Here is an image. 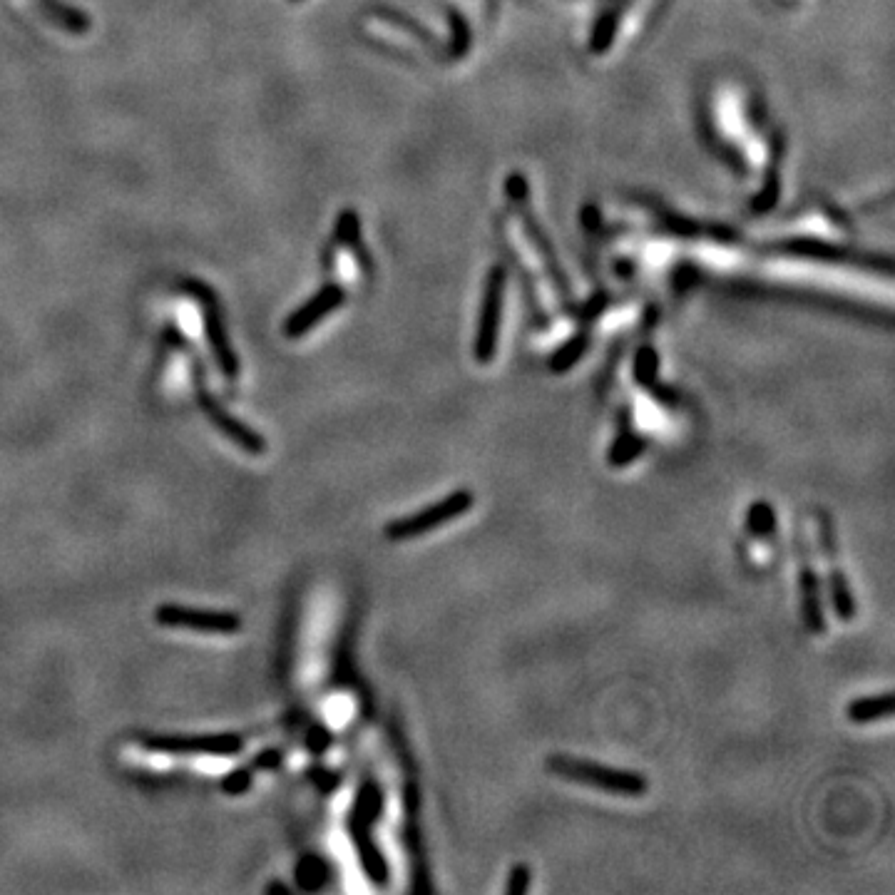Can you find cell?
<instances>
[{
    "mask_svg": "<svg viewBox=\"0 0 895 895\" xmlns=\"http://www.w3.org/2000/svg\"><path fill=\"white\" fill-rule=\"evenodd\" d=\"M746 530H749L754 537H759V540L774 535L776 513H774V508H771V503H766V500H756V503L749 505V510H746Z\"/></svg>",
    "mask_w": 895,
    "mask_h": 895,
    "instance_id": "14",
    "label": "cell"
},
{
    "mask_svg": "<svg viewBox=\"0 0 895 895\" xmlns=\"http://www.w3.org/2000/svg\"><path fill=\"white\" fill-rule=\"evenodd\" d=\"M585 349H587L585 336H572L565 346H560V349L552 354L550 368L552 371H560V373L567 371V368H572L577 361H580V356L585 354Z\"/></svg>",
    "mask_w": 895,
    "mask_h": 895,
    "instance_id": "15",
    "label": "cell"
},
{
    "mask_svg": "<svg viewBox=\"0 0 895 895\" xmlns=\"http://www.w3.org/2000/svg\"><path fill=\"white\" fill-rule=\"evenodd\" d=\"M381 806H383L381 789H378L376 781L366 779L361 784V789H358L354 808H351L349 831L351 838H354L358 861H361V868L368 876V881L376 883V886H388V881H391V868H388L386 858H383L381 848H378V843L373 841L371 833L373 823H376L378 816H381Z\"/></svg>",
    "mask_w": 895,
    "mask_h": 895,
    "instance_id": "2",
    "label": "cell"
},
{
    "mask_svg": "<svg viewBox=\"0 0 895 895\" xmlns=\"http://www.w3.org/2000/svg\"><path fill=\"white\" fill-rule=\"evenodd\" d=\"M893 716V692L883 694H871V697L853 699L846 707V719L851 724H876V721H886Z\"/></svg>",
    "mask_w": 895,
    "mask_h": 895,
    "instance_id": "11",
    "label": "cell"
},
{
    "mask_svg": "<svg viewBox=\"0 0 895 895\" xmlns=\"http://www.w3.org/2000/svg\"><path fill=\"white\" fill-rule=\"evenodd\" d=\"M503 289L505 279L503 271L495 269L490 274L488 286H485V301L483 309H480V321L478 331H475V361L478 363H490L498 349V334H500V314H503Z\"/></svg>",
    "mask_w": 895,
    "mask_h": 895,
    "instance_id": "6",
    "label": "cell"
},
{
    "mask_svg": "<svg viewBox=\"0 0 895 895\" xmlns=\"http://www.w3.org/2000/svg\"><path fill=\"white\" fill-rule=\"evenodd\" d=\"M281 761V754L279 751H267V754H262L257 759V764L254 766H259V769H264V766H276Z\"/></svg>",
    "mask_w": 895,
    "mask_h": 895,
    "instance_id": "18",
    "label": "cell"
},
{
    "mask_svg": "<svg viewBox=\"0 0 895 895\" xmlns=\"http://www.w3.org/2000/svg\"><path fill=\"white\" fill-rule=\"evenodd\" d=\"M530 883H533V873L525 863H515L508 873V881H505V893L508 895H525L530 891Z\"/></svg>",
    "mask_w": 895,
    "mask_h": 895,
    "instance_id": "16",
    "label": "cell"
},
{
    "mask_svg": "<svg viewBox=\"0 0 895 895\" xmlns=\"http://www.w3.org/2000/svg\"><path fill=\"white\" fill-rule=\"evenodd\" d=\"M155 620L162 627L175 629H197V632L212 634H234L242 629V620L232 612H214V610H197V607L182 605H162L155 610Z\"/></svg>",
    "mask_w": 895,
    "mask_h": 895,
    "instance_id": "7",
    "label": "cell"
},
{
    "mask_svg": "<svg viewBox=\"0 0 895 895\" xmlns=\"http://www.w3.org/2000/svg\"><path fill=\"white\" fill-rule=\"evenodd\" d=\"M142 746L160 754H207L234 756L244 749V739L237 734H202V736H142Z\"/></svg>",
    "mask_w": 895,
    "mask_h": 895,
    "instance_id": "5",
    "label": "cell"
},
{
    "mask_svg": "<svg viewBox=\"0 0 895 895\" xmlns=\"http://www.w3.org/2000/svg\"><path fill=\"white\" fill-rule=\"evenodd\" d=\"M199 406H202V411L207 413L209 421H212L214 426H217L219 431L229 438V441H234L237 446H242L247 453L259 455L267 450V443H264V438L259 436V433H254L252 428L244 426V423H239L232 413L224 411V408L219 406V403L214 401V398L209 396L204 388H199Z\"/></svg>",
    "mask_w": 895,
    "mask_h": 895,
    "instance_id": "8",
    "label": "cell"
},
{
    "mask_svg": "<svg viewBox=\"0 0 895 895\" xmlns=\"http://www.w3.org/2000/svg\"><path fill=\"white\" fill-rule=\"evenodd\" d=\"M249 781H252V776H249V771H247V769H244V771H234V774H229V779L224 781L222 789H224V791H229V794H239V791L247 789Z\"/></svg>",
    "mask_w": 895,
    "mask_h": 895,
    "instance_id": "17",
    "label": "cell"
},
{
    "mask_svg": "<svg viewBox=\"0 0 895 895\" xmlns=\"http://www.w3.org/2000/svg\"><path fill=\"white\" fill-rule=\"evenodd\" d=\"M547 771H550L552 776H557V779L570 781V784L605 791V794L627 796V799L644 796L649 789L647 779H644L639 771L615 769V766L595 764V761L575 759V756L565 754H552L550 759H547Z\"/></svg>",
    "mask_w": 895,
    "mask_h": 895,
    "instance_id": "1",
    "label": "cell"
},
{
    "mask_svg": "<svg viewBox=\"0 0 895 895\" xmlns=\"http://www.w3.org/2000/svg\"><path fill=\"white\" fill-rule=\"evenodd\" d=\"M799 592H801V615H804L806 629L813 634H823L826 632V615H823L821 577H818L816 567L808 565L806 560L799 572Z\"/></svg>",
    "mask_w": 895,
    "mask_h": 895,
    "instance_id": "10",
    "label": "cell"
},
{
    "mask_svg": "<svg viewBox=\"0 0 895 895\" xmlns=\"http://www.w3.org/2000/svg\"><path fill=\"white\" fill-rule=\"evenodd\" d=\"M341 301H344L341 289H336V286H326V289L321 291V294H316L309 304L301 306L299 311H294V314H291V319L286 321V329H284L286 336H291V339H299L301 334H306L309 329H314V326L319 324L326 314H331L336 306H341Z\"/></svg>",
    "mask_w": 895,
    "mask_h": 895,
    "instance_id": "9",
    "label": "cell"
},
{
    "mask_svg": "<svg viewBox=\"0 0 895 895\" xmlns=\"http://www.w3.org/2000/svg\"><path fill=\"white\" fill-rule=\"evenodd\" d=\"M818 530H821V547H823V555L828 560V577H826V590H828V600H831L833 612L841 622H851L856 617L858 605H856V597H853L851 585H848V577L846 572L838 567L836 557H838V542H836V530H833L831 518L826 513H821L818 518Z\"/></svg>",
    "mask_w": 895,
    "mask_h": 895,
    "instance_id": "4",
    "label": "cell"
},
{
    "mask_svg": "<svg viewBox=\"0 0 895 895\" xmlns=\"http://www.w3.org/2000/svg\"><path fill=\"white\" fill-rule=\"evenodd\" d=\"M475 505V495L470 490L460 488L448 493L446 498L436 500V503L426 505V508L416 510L411 515H403V518L393 520L386 525V537L391 542H408L416 540V537L433 533L438 528H446V525L455 523L458 518H463L465 513H470Z\"/></svg>",
    "mask_w": 895,
    "mask_h": 895,
    "instance_id": "3",
    "label": "cell"
},
{
    "mask_svg": "<svg viewBox=\"0 0 895 895\" xmlns=\"http://www.w3.org/2000/svg\"><path fill=\"white\" fill-rule=\"evenodd\" d=\"M644 448H647L644 436H639L634 428H629V423H625V428L617 433L610 450H607V463H610V468H627L644 453Z\"/></svg>",
    "mask_w": 895,
    "mask_h": 895,
    "instance_id": "13",
    "label": "cell"
},
{
    "mask_svg": "<svg viewBox=\"0 0 895 895\" xmlns=\"http://www.w3.org/2000/svg\"><path fill=\"white\" fill-rule=\"evenodd\" d=\"M204 316H207L209 344H212V351H214V356H217L219 368H222V371H224V376L234 378L239 373V361H237V358H234L232 349H229V344H227V334H224L222 316H219V311L214 309L212 304H207V311H204Z\"/></svg>",
    "mask_w": 895,
    "mask_h": 895,
    "instance_id": "12",
    "label": "cell"
}]
</instances>
